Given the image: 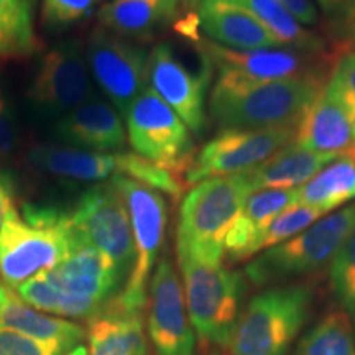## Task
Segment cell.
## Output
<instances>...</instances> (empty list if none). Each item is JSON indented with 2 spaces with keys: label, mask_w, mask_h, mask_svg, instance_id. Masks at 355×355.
I'll list each match as a JSON object with an SVG mask.
<instances>
[{
  "label": "cell",
  "mask_w": 355,
  "mask_h": 355,
  "mask_svg": "<svg viewBox=\"0 0 355 355\" xmlns=\"http://www.w3.org/2000/svg\"><path fill=\"white\" fill-rule=\"evenodd\" d=\"M79 243L68 212L33 202H24L20 211L12 207L0 232V278L15 291L60 265Z\"/></svg>",
  "instance_id": "6da1fadb"
},
{
  "label": "cell",
  "mask_w": 355,
  "mask_h": 355,
  "mask_svg": "<svg viewBox=\"0 0 355 355\" xmlns=\"http://www.w3.org/2000/svg\"><path fill=\"white\" fill-rule=\"evenodd\" d=\"M191 324L202 347L227 349L245 306L247 278L224 263L178 254Z\"/></svg>",
  "instance_id": "7a4b0ae2"
},
{
  "label": "cell",
  "mask_w": 355,
  "mask_h": 355,
  "mask_svg": "<svg viewBox=\"0 0 355 355\" xmlns=\"http://www.w3.org/2000/svg\"><path fill=\"white\" fill-rule=\"evenodd\" d=\"M327 81L329 79L296 78L257 84L242 91L212 87L209 114L222 130L296 128Z\"/></svg>",
  "instance_id": "3957f363"
},
{
  "label": "cell",
  "mask_w": 355,
  "mask_h": 355,
  "mask_svg": "<svg viewBox=\"0 0 355 355\" xmlns=\"http://www.w3.org/2000/svg\"><path fill=\"white\" fill-rule=\"evenodd\" d=\"M254 193L245 173L193 186L180 209L176 254L224 263V241L245 199Z\"/></svg>",
  "instance_id": "277c9868"
},
{
  "label": "cell",
  "mask_w": 355,
  "mask_h": 355,
  "mask_svg": "<svg viewBox=\"0 0 355 355\" xmlns=\"http://www.w3.org/2000/svg\"><path fill=\"white\" fill-rule=\"evenodd\" d=\"M309 285L266 288L243 306L229 344L232 355H288L313 308Z\"/></svg>",
  "instance_id": "5b68a950"
},
{
  "label": "cell",
  "mask_w": 355,
  "mask_h": 355,
  "mask_svg": "<svg viewBox=\"0 0 355 355\" xmlns=\"http://www.w3.org/2000/svg\"><path fill=\"white\" fill-rule=\"evenodd\" d=\"M199 55L217 68L214 87L227 91L296 78L329 79L340 55L336 51H309L301 48L278 46L265 50H230L212 42H196Z\"/></svg>",
  "instance_id": "8992f818"
},
{
  "label": "cell",
  "mask_w": 355,
  "mask_h": 355,
  "mask_svg": "<svg viewBox=\"0 0 355 355\" xmlns=\"http://www.w3.org/2000/svg\"><path fill=\"white\" fill-rule=\"evenodd\" d=\"M355 224V204L314 222L290 241L268 248L245 266L247 282L255 286L283 285L331 265Z\"/></svg>",
  "instance_id": "52a82bcc"
},
{
  "label": "cell",
  "mask_w": 355,
  "mask_h": 355,
  "mask_svg": "<svg viewBox=\"0 0 355 355\" xmlns=\"http://www.w3.org/2000/svg\"><path fill=\"white\" fill-rule=\"evenodd\" d=\"M121 191L130 216L135 261L125 285L112 303L128 313H144L148 303V288L159 250L165 243L168 204L162 193L123 175L110 178Z\"/></svg>",
  "instance_id": "ba28073f"
},
{
  "label": "cell",
  "mask_w": 355,
  "mask_h": 355,
  "mask_svg": "<svg viewBox=\"0 0 355 355\" xmlns=\"http://www.w3.org/2000/svg\"><path fill=\"white\" fill-rule=\"evenodd\" d=\"M125 121L128 141L135 153L186 181L198 155L191 130L152 87L137 97Z\"/></svg>",
  "instance_id": "9c48e42d"
},
{
  "label": "cell",
  "mask_w": 355,
  "mask_h": 355,
  "mask_svg": "<svg viewBox=\"0 0 355 355\" xmlns=\"http://www.w3.org/2000/svg\"><path fill=\"white\" fill-rule=\"evenodd\" d=\"M71 222L79 241L105 254L125 285L135 261L130 216L121 191L110 183L92 186L79 198Z\"/></svg>",
  "instance_id": "30bf717a"
},
{
  "label": "cell",
  "mask_w": 355,
  "mask_h": 355,
  "mask_svg": "<svg viewBox=\"0 0 355 355\" xmlns=\"http://www.w3.org/2000/svg\"><path fill=\"white\" fill-rule=\"evenodd\" d=\"M293 139L295 128L222 130L198 152L186 175V186L189 188L212 178L234 176L254 170L283 146L293 144Z\"/></svg>",
  "instance_id": "8fae6325"
},
{
  "label": "cell",
  "mask_w": 355,
  "mask_h": 355,
  "mask_svg": "<svg viewBox=\"0 0 355 355\" xmlns=\"http://www.w3.org/2000/svg\"><path fill=\"white\" fill-rule=\"evenodd\" d=\"M148 53L125 38L97 28L89 37L86 61L96 83L125 117L148 83Z\"/></svg>",
  "instance_id": "7c38bea8"
},
{
  "label": "cell",
  "mask_w": 355,
  "mask_h": 355,
  "mask_svg": "<svg viewBox=\"0 0 355 355\" xmlns=\"http://www.w3.org/2000/svg\"><path fill=\"white\" fill-rule=\"evenodd\" d=\"M198 73L184 66L168 43H159L148 56L150 87L175 110L194 135H202L207 125V92L212 64L201 55Z\"/></svg>",
  "instance_id": "4fadbf2b"
},
{
  "label": "cell",
  "mask_w": 355,
  "mask_h": 355,
  "mask_svg": "<svg viewBox=\"0 0 355 355\" xmlns=\"http://www.w3.org/2000/svg\"><path fill=\"white\" fill-rule=\"evenodd\" d=\"M146 334L155 355H196V332L186 309L184 293L168 257L158 261L150 279Z\"/></svg>",
  "instance_id": "5bb4252c"
},
{
  "label": "cell",
  "mask_w": 355,
  "mask_h": 355,
  "mask_svg": "<svg viewBox=\"0 0 355 355\" xmlns=\"http://www.w3.org/2000/svg\"><path fill=\"white\" fill-rule=\"evenodd\" d=\"M86 56L78 43H63L43 56L28 97L46 114H68L91 94Z\"/></svg>",
  "instance_id": "9a60e30c"
},
{
  "label": "cell",
  "mask_w": 355,
  "mask_h": 355,
  "mask_svg": "<svg viewBox=\"0 0 355 355\" xmlns=\"http://www.w3.org/2000/svg\"><path fill=\"white\" fill-rule=\"evenodd\" d=\"M43 275L66 295L101 304L112 301L123 288V279L114 261L86 243H79L68 259Z\"/></svg>",
  "instance_id": "2e32d148"
},
{
  "label": "cell",
  "mask_w": 355,
  "mask_h": 355,
  "mask_svg": "<svg viewBox=\"0 0 355 355\" xmlns=\"http://www.w3.org/2000/svg\"><path fill=\"white\" fill-rule=\"evenodd\" d=\"M196 15L201 32L220 46L241 51L283 46L239 0H201Z\"/></svg>",
  "instance_id": "e0dca14e"
},
{
  "label": "cell",
  "mask_w": 355,
  "mask_h": 355,
  "mask_svg": "<svg viewBox=\"0 0 355 355\" xmlns=\"http://www.w3.org/2000/svg\"><path fill=\"white\" fill-rule=\"evenodd\" d=\"M293 144L339 158L350 157L355 148V121L324 87L296 125Z\"/></svg>",
  "instance_id": "ac0fdd59"
},
{
  "label": "cell",
  "mask_w": 355,
  "mask_h": 355,
  "mask_svg": "<svg viewBox=\"0 0 355 355\" xmlns=\"http://www.w3.org/2000/svg\"><path fill=\"white\" fill-rule=\"evenodd\" d=\"M55 133L64 146L99 153L117 152L127 141L121 114L101 101H87L71 110L56 123Z\"/></svg>",
  "instance_id": "d6986e66"
},
{
  "label": "cell",
  "mask_w": 355,
  "mask_h": 355,
  "mask_svg": "<svg viewBox=\"0 0 355 355\" xmlns=\"http://www.w3.org/2000/svg\"><path fill=\"white\" fill-rule=\"evenodd\" d=\"M298 204L296 189H259L243 202L224 241V255L230 263H239L255 255V245L268 225Z\"/></svg>",
  "instance_id": "ffe728a7"
},
{
  "label": "cell",
  "mask_w": 355,
  "mask_h": 355,
  "mask_svg": "<svg viewBox=\"0 0 355 355\" xmlns=\"http://www.w3.org/2000/svg\"><path fill=\"white\" fill-rule=\"evenodd\" d=\"M87 355H152L144 314L128 313L109 301L87 321Z\"/></svg>",
  "instance_id": "44dd1931"
},
{
  "label": "cell",
  "mask_w": 355,
  "mask_h": 355,
  "mask_svg": "<svg viewBox=\"0 0 355 355\" xmlns=\"http://www.w3.org/2000/svg\"><path fill=\"white\" fill-rule=\"evenodd\" d=\"M0 327L20 334L63 344L74 349L86 337V329L68 319L53 318L25 303L0 278Z\"/></svg>",
  "instance_id": "7402d4cb"
},
{
  "label": "cell",
  "mask_w": 355,
  "mask_h": 355,
  "mask_svg": "<svg viewBox=\"0 0 355 355\" xmlns=\"http://www.w3.org/2000/svg\"><path fill=\"white\" fill-rule=\"evenodd\" d=\"M181 0H112L99 10L104 30L122 38L146 40L180 15Z\"/></svg>",
  "instance_id": "603a6c76"
},
{
  "label": "cell",
  "mask_w": 355,
  "mask_h": 355,
  "mask_svg": "<svg viewBox=\"0 0 355 355\" xmlns=\"http://www.w3.org/2000/svg\"><path fill=\"white\" fill-rule=\"evenodd\" d=\"M339 157L319 153L303 146L290 144L278 150L245 176L254 191L259 189H296L318 175L322 168Z\"/></svg>",
  "instance_id": "cb8c5ba5"
},
{
  "label": "cell",
  "mask_w": 355,
  "mask_h": 355,
  "mask_svg": "<svg viewBox=\"0 0 355 355\" xmlns=\"http://www.w3.org/2000/svg\"><path fill=\"white\" fill-rule=\"evenodd\" d=\"M33 168L76 181H104L119 175V153H99L71 146L38 145L26 155Z\"/></svg>",
  "instance_id": "d4e9b609"
},
{
  "label": "cell",
  "mask_w": 355,
  "mask_h": 355,
  "mask_svg": "<svg viewBox=\"0 0 355 355\" xmlns=\"http://www.w3.org/2000/svg\"><path fill=\"white\" fill-rule=\"evenodd\" d=\"M298 204L329 214L355 199V162L343 157L322 168L308 183L296 188Z\"/></svg>",
  "instance_id": "484cf974"
},
{
  "label": "cell",
  "mask_w": 355,
  "mask_h": 355,
  "mask_svg": "<svg viewBox=\"0 0 355 355\" xmlns=\"http://www.w3.org/2000/svg\"><path fill=\"white\" fill-rule=\"evenodd\" d=\"M239 2L254 13L283 46L301 48V50L309 51H336L326 37L306 30L283 7L279 0H239ZM337 55H340V53H337Z\"/></svg>",
  "instance_id": "4316f807"
},
{
  "label": "cell",
  "mask_w": 355,
  "mask_h": 355,
  "mask_svg": "<svg viewBox=\"0 0 355 355\" xmlns=\"http://www.w3.org/2000/svg\"><path fill=\"white\" fill-rule=\"evenodd\" d=\"M25 303L33 306L35 309L44 314H55L60 318L86 319L91 321L97 314H101L107 304H101L97 301L78 298V296L66 295L53 286L43 273L26 279L25 283L15 290Z\"/></svg>",
  "instance_id": "83f0119b"
},
{
  "label": "cell",
  "mask_w": 355,
  "mask_h": 355,
  "mask_svg": "<svg viewBox=\"0 0 355 355\" xmlns=\"http://www.w3.org/2000/svg\"><path fill=\"white\" fill-rule=\"evenodd\" d=\"M295 355H355V331L340 308L327 311L301 337Z\"/></svg>",
  "instance_id": "f1b7e54d"
},
{
  "label": "cell",
  "mask_w": 355,
  "mask_h": 355,
  "mask_svg": "<svg viewBox=\"0 0 355 355\" xmlns=\"http://www.w3.org/2000/svg\"><path fill=\"white\" fill-rule=\"evenodd\" d=\"M37 50L32 0H0V61Z\"/></svg>",
  "instance_id": "f546056e"
},
{
  "label": "cell",
  "mask_w": 355,
  "mask_h": 355,
  "mask_svg": "<svg viewBox=\"0 0 355 355\" xmlns=\"http://www.w3.org/2000/svg\"><path fill=\"white\" fill-rule=\"evenodd\" d=\"M119 175H123L155 191L178 199L184 193L186 181L166 168L157 165L137 153H119Z\"/></svg>",
  "instance_id": "4dcf8cb0"
},
{
  "label": "cell",
  "mask_w": 355,
  "mask_h": 355,
  "mask_svg": "<svg viewBox=\"0 0 355 355\" xmlns=\"http://www.w3.org/2000/svg\"><path fill=\"white\" fill-rule=\"evenodd\" d=\"M331 291L355 331V224L329 266Z\"/></svg>",
  "instance_id": "1f68e13d"
},
{
  "label": "cell",
  "mask_w": 355,
  "mask_h": 355,
  "mask_svg": "<svg viewBox=\"0 0 355 355\" xmlns=\"http://www.w3.org/2000/svg\"><path fill=\"white\" fill-rule=\"evenodd\" d=\"M321 217V212L313 209V207L303 206V204H295V206L288 207L261 234V237L255 245V255L290 241L291 237L303 232V230L313 225L314 222H318Z\"/></svg>",
  "instance_id": "d6a6232c"
},
{
  "label": "cell",
  "mask_w": 355,
  "mask_h": 355,
  "mask_svg": "<svg viewBox=\"0 0 355 355\" xmlns=\"http://www.w3.org/2000/svg\"><path fill=\"white\" fill-rule=\"evenodd\" d=\"M316 2L327 21V42L340 55L350 53L345 37H347V28L352 19L355 0H316Z\"/></svg>",
  "instance_id": "836d02e7"
},
{
  "label": "cell",
  "mask_w": 355,
  "mask_h": 355,
  "mask_svg": "<svg viewBox=\"0 0 355 355\" xmlns=\"http://www.w3.org/2000/svg\"><path fill=\"white\" fill-rule=\"evenodd\" d=\"M326 91L355 121V51L345 53L332 69Z\"/></svg>",
  "instance_id": "e575fe53"
},
{
  "label": "cell",
  "mask_w": 355,
  "mask_h": 355,
  "mask_svg": "<svg viewBox=\"0 0 355 355\" xmlns=\"http://www.w3.org/2000/svg\"><path fill=\"white\" fill-rule=\"evenodd\" d=\"M69 347L0 327V355H64Z\"/></svg>",
  "instance_id": "d590c367"
},
{
  "label": "cell",
  "mask_w": 355,
  "mask_h": 355,
  "mask_svg": "<svg viewBox=\"0 0 355 355\" xmlns=\"http://www.w3.org/2000/svg\"><path fill=\"white\" fill-rule=\"evenodd\" d=\"M97 0H43V19L51 26H66L84 19Z\"/></svg>",
  "instance_id": "8d00e7d4"
},
{
  "label": "cell",
  "mask_w": 355,
  "mask_h": 355,
  "mask_svg": "<svg viewBox=\"0 0 355 355\" xmlns=\"http://www.w3.org/2000/svg\"><path fill=\"white\" fill-rule=\"evenodd\" d=\"M17 141H19V135H17L15 121L6 101L0 97V158L8 157L15 150Z\"/></svg>",
  "instance_id": "74e56055"
},
{
  "label": "cell",
  "mask_w": 355,
  "mask_h": 355,
  "mask_svg": "<svg viewBox=\"0 0 355 355\" xmlns=\"http://www.w3.org/2000/svg\"><path fill=\"white\" fill-rule=\"evenodd\" d=\"M279 2L303 26L321 25V13L314 0H279Z\"/></svg>",
  "instance_id": "f35d334b"
},
{
  "label": "cell",
  "mask_w": 355,
  "mask_h": 355,
  "mask_svg": "<svg viewBox=\"0 0 355 355\" xmlns=\"http://www.w3.org/2000/svg\"><path fill=\"white\" fill-rule=\"evenodd\" d=\"M15 199V180L8 171H0V232L8 211L13 207Z\"/></svg>",
  "instance_id": "ab89813d"
},
{
  "label": "cell",
  "mask_w": 355,
  "mask_h": 355,
  "mask_svg": "<svg viewBox=\"0 0 355 355\" xmlns=\"http://www.w3.org/2000/svg\"><path fill=\"white\" fill-rule=\"evenodd\" d=\"M345 43H347L350 51H355V7H354L352 19H350V24H349V28H347V37H345Z\"/></svg>",
  "instance_id": "60d3db41"
},
{
  "label": "cell",
  "mask_w": 355,
  "mask_h": 355,
  "mask_svg": "<svg viewBox=\"0 0 355 355\" xmlns=\"http://www.w3.org/2000/svg\"><path fill=\"white\" fill-rule=\"evenodd\" d=\"M64 355H87V349L83 347V345H78V347L71 349L69 352H66Z\"/></svg>",
  "instance_id": "b9f144b4"
},
{
  "label": "cell",
  "mask_w": 355,
  "mask_h": 355,
  "mask_svg": "<svg viewBox=\"0 0 355 355\" xmlns=\"http://www.w3.org/2000/svg\"><path fill=\"white\" fill-rule=\"evenodd\" d=\"M181 2L186 3L188 7H196V6H199V2H201V0H181Z\"/></svg>",
  "instance_id": "7bdbcfd3"
},
{
  "label": "cell",
  "mask_w": 355,
  "mask_h": 355,
  "mask_svg": "<svg viewBox=\"0 0 355 355\" xmlns=\"http://www.w3.org/2000/svg\"><path fill=\"white\" fill-rule=\"evenodd\" d=\"M206 355H232V354H229V352H220L219 349H214V350H211V352H207Z\"/></svg>",
  "instance_id": "ee69618b"
},
{
  "label": "cell",
  "mask_w": 355,
  "mask_h": 355,
  "mask_svg": "<svg viewBox=\"0 0 355 355\" xmlns=\"http://www.w3.org/2000/svg\"><path fill=\"white\" fill-rule=\"evenodd\" d=\"M350 158H354V162H355V148H354V152L350 153Z\"/></svg>",
  "instance_id": "f6af8a7d"
}]
</instances>
